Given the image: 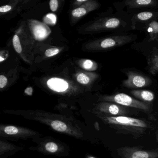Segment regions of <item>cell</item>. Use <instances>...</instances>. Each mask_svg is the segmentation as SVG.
Here are the masks:
<instances>
[{
  "mask_svg": "<svg viewBox=\"0 0 158 158\" xmlns=\"http://www.w3.org/2000/svg\"><path fill=\"white\" fill-rule=\"evenodd\" d=\"M6 113L23 116L48 126L55 132L65 134L77 139H84L82 127L74 117L41 110L7 111Z\"/></svg>",
  "mask_w": 158,
  "mask_h": 158,
  "instance_id": "6da1fadb",
  "label": "cell"
},
{
  "mask_svg": "<svg viewBox=\"0 0 158 158\" xmlns=\"http://www.w3.org/2000/svg\"><path fill=\"white\" fill-rule=\"evenodd\" d=\"M37 144L35 147L28 148L29 150L37 151L44 155L66 157L70 154V147L60 140L53 137L47 136L33 140Z\"/></svg>",
  "mask_w": 158,
  "mask_h": 158,
  "instance_id": "7a4b0ae2",
  "label": "cell"
},
{
  "mask_svg": "<svg viewBox=\"0 0 158 158\" xmlns=\"http://www.w3.org/2000/svg\"><path fill=\"white\" fill-rule=\"evenodd\" d=\"M41 135L31 128L12 125L0 124V139L5 140H27L32 139L33 140L40 138Z\"/></svg>",
  "mask_w": 158,
  "mask_h": 158,
  "instance_id": "3957f363",
  "label": "cell"
},
{
  "mask_svg": "<svg viewBox=\"0 0 158 158\" xmlns=\"http://www.w3.org/2000/svg\"><path fill=\"white\" fill-rule=\"evenodd\" d=\"M127 79L123 81V86L131 89H139L150 85L151 79L144 75L128 71L126 73Z\"/></svg>",
  "mask_w": 158,
  "mask_h": 158,
  "instance_id": "277c9868",
  "label": "cell"
},
{
  "mask_svg": "<svg viewBox=\"0 0 158 158\" xmlns=\"http://www.w3.org/2000/svg\"><path fill=\"white\" fill-rule=\"evenodd\" d=\"M105 99L107 101L114 102L123 106L134 107L145 110H148V108L147 104L137 100L124 93H118L110 97H107Z\"/></svg>",
  "mask_w": 158,
  "mask_h": 158,
  "instance_id": "5b68a950",
  "label": "cell"
},
{
  "mask_svg": "<svg viewBox=\"0 0 158 158\" xmlns=\"http://www.w3.org/2000/svg\"><path fill=\"white\" fill-rule=\"evenodd\" d=\"M103 119L109 123L122 125L130 126L137 127H147L146 123L143 121L137 119L126 117V116H117V117H106L103 116Z\"/></svg>",
  "mask_w": 158,
  "mask_h": 158,
  "instance_id": "8992f818",
  "label": "cell"
},
{
  "mask_svg": "<svg viewBox=\"0 0 158 158\" xmlns=\"http://www.w3.org/2000/svg\"><path fill=\"white\" fill-rule=\"evenodd\" d=\"M23 149V147L0 139V158H8Z\"/></svg>",
  "mask_w": 158,
  "mask_h": 158,
  "instance_id": "52a82bcc",
  "label": "cell"
},
{
  "mask_svg": "<svg viewBox=\"0 0 158 158\" xmlns=\"http://www.w3.org/2000/svg\"><path fill=\"white\" fill-rule=\"evenodd\" d=\"M127 7L133 8H150L157 5L155 0H127L125 2Z\"/></svg>",
  "mask_w": 158,
  "mask_h": 158,
  "instance_id": "ba28073f",
  "label": "cell"
},
{
  "mask_svg": "<svg viewBox=\"0 0 158 158\" xmlns=\"http://www.w3.org/2000/svg\"><path fill=\"white\" fill-rule=\"evenodd\" d=\"M49 88L57 92H64L68 88L67 82L59 78H52L48 81Z\"/></svg>",
  "mask_w": 158,
  "mask_h": 158,
  "instance_id": "9c48e42d",
  "label": "cell"
},
{
  "mask_svg": "<svg viewBox=\"0 0 158 158\" xmlns=\"http://www.w3.org/2000/svg\"><path fill=\"white\" fill-rule=\"evenodd\" d=\"M98 110L103 112L109 113L113 115H116L122 110V108L114 103H103L99 106Z\"/></svg>",
  "mask_w": 158,
  "mask_h": 158,
  "instance_id": "30bf717a",
  "label": "cell"
},
{
  "mask_svg": "<svg viewBox=\"0 0 158 158\" xmlns=\"http://www.w3.org/2000/svg\"><path fill=\"white\" fill-rule=\"evenodd\" d=\"M131 93L136 98L145 101L151 102L154 99V94L149 90L134 89L131 91Z\"/></svg>",
  "mask_w": 158,
  "mask_h": 158,
  "instance_id": "8fae6325",
  "label": "cell"
},
{
  "mask_svg": "<svg viewBox=\"0 0 158 158\" xmlns=\"http://www.w3.org/2000/svg\"><path fill=\"white\" fill-rule=\"evenodd\" d=\"M148 31L149 33V41H153L158 37V22L152 21L148 25Z\"/></svg>",
  "mask_w": 158,
  "mask_h": 158,
  "instance_id": "7c38bea8",
  "label": "cell"
},
{
  "mask_svg": "<svg viewBox=\"0 0 158 158\" xmlns=\"http://www.w3.org/2000/svg\"><path fill=\"white\" fill-rule=\"evenodd\" d=\"M149 73L152 75H155L158 73V53L151 57L148 60Z\"/></svg>",
  "mask_w": 158,
  "mask_h": 158,
  "instance_id": "4fadbf2b",
  "label": "cell"
},
{
  "mask_svg": "<svg viewBox=\"0 0 158 158\" xmlns=\"http://www.w3.org/2000/svg\"><path fill=\"white\" fill-rule=\"evenodd\" d=\"M154 16V14L151 12H143L137 15V18L139 21H146L152 19Z\"/></svg>",
  "mask_w": 158,
  "mask_h": 158,
  "instance_id": "5bb4252c",
  "label": "cell"
},
{
  "mask_svg": "<svg viewBox=\"0 0 158 158\" xmlns=\"http://www.w3.org/2000/svg\"><path fill=\"white\" fill-rule=\"evenodd\" d=\"M13 44L14 48L18 53H21L22 51V48L20 43V40L18 36L15 35L13 39Z\"/></svg>",
  "mask_w": 158,
  "mask_h": 158,
  "instance_id": "9a60e30c",
  "label": "cell"
},
{
  "mask_svg": "<svg viewBox=\"0 0 158 158\" xmlns=\"http://www.w3.org/2000/svg\"><path fill=\"white\" fill-rule=\"evenodd\" d=\"M77 81L80 84L86 85L89 82V78L84 73L78 75L77 77Z\"/></svg>",
  "mask_w": 158,
  "mask_h": 158,
  "instance_id": "2e32d148",
  "label": "cell"
},
{
  "mask_svg": "<svg viewBox=\"0 0 158 158\" xmlns=\"http://www.w3.org/2000/svg\"><path fill=\"white\" fill-rule=\"evenodd\" d=\"M86 11L84 8H79L75 9L72 12V15L74 17H81L85 15Z\"/></svg>",
  "mask_w": 158,
  "mask_h": 158,
  "instance_id": "e0dca14e",
  "label": "cell"
},
{
  "mask_svg": "<svg viewBox=\"0 0 158 158\" xmlns=\"http://www.w3.org/2000/svg\"><path fill=\"white\" fill-rule=\"evenodd\" d=\"M132 158H149V154L146 152L137 151L133 153Z\"/></svg>",
  "mask_w": 158,
  "mask_h": 158,
  "instance_id": "ac0fdd59",
  "label": "cell"
},
{
  "mask_svg": "<svg viewBox=\"0 0 158 158\" xmlns=\"http://www.w3.org/2000/svg\"><path fill=\"white\" fill-rule=\"evenodd\" d=\"M60 50L58 48H50L47 50L45 52V55L47 57H50L57 55Z\"/></svg>",
  "mask_w": 158,
  "mask_h": 158,
  "instance_id": "d6986e66",
  "label": "cell"
},
{
  "mask_svg": "<svg viewBox=\"0 0 158 158\" xmlns=\"http://www.w3.org/2000/svg\"><path fill=\"white\" fill-rule=\"evenodd\" d=\"M50 7L52 11L55 12L57 10L58 7V2L57 0H51L50 2Z\"/></svg>",
  "mask_w": 158,
  "mask_h": 158,
  "instance_id": "ffe728a7",
  "label": "cell"
},
{
  "mask_svg": "<svg viewBox=\"0 0 158 158\" xmlns=\"http://www.w3.org/2000/svg\"><path fill=\"white\" fill-rule=\"evenodd\" d=\"M8 82L7 78L4 76H0V88H3L6 85Z\"/></svg>",
  "mask_w": 158,
  "mask_h": 158,
  "instance_id": "44dd1931",
  "label": "cell"
},
{
  "mask_svg": "<svg viewBox=\"0 0 158 158\" xmlns=\"http://www.w3.org/2000/svg\"><path fill=\"white\" fill-rule=\"evenodd\" d=\"M93 65V63L90 60H86L83 64V67L86 69H89L92 68Z\"/></svg>",
  "mask_w": 158,
  "mask_h": 158,
  "instance_id": "7402d4cb",
  "label": "cell"
},
{
  "mask_svg": "<svg viewBox=\"0 0 158 158\" xmlns=\"http://www.w3.org/2000/svg\"><path fill=\"white\" fill-rule=\"evenodd\" d=\"M12 9V7L9 5H6V6H2L0 7V12L2 13L6 12L9 11Z\"/></svg>",
  "mask_w": 158,
  "mask_h": 158,
  "instance_id": "603a6c76",
  "label": "cell"
},
{
  "mask_svg": "<svg viewBox=\"0 0 158 158\" xmlns=\"http://www.w3.org/2000/svg\"><path fill=\"white\" fill-rule=\"evenodd\" d=\"M33 89L32 87H28L25 90V93L28 96H32L33 94Z\"/></svg>",
  "mask_w": 158,
  "mask_h": 158,
  "instance_id": "cb8c5ba5",
  "label": "cell"
},
{
  "mask_svg": "<svg viewBox=\"0 0 158 158\" xmlns=\"http://www.w3.org/2000/svg\"><path fill=\"white\" fill-rule=\"evenodd\" d=\"M85 158H96L93 156H90V155H87L86 156Z\"/></svg>",
  "mask_w": 158,
  "mask_h": 158,
  "instance_id": "d4e9b609",
  "label": "cell"
},
{
  "mask_svg": "<svg viewBox=\"0 0 158 158\" xmlns=\"http://www.w3.org/2000/svg\"><path fill=\"white\" fill-rule=\"evenodd\" d=\"M86 0H77V1L79 2H83L85 1Z\"/></svg>",
  "mask_w": 158,
  "mask_h": 158,
  "instance_id": "484cf974",
  "label": "cell"
}]
</instances>
